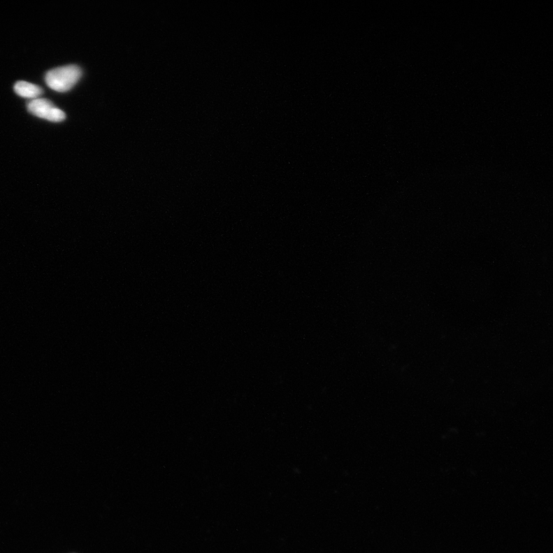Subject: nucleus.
Wrapping results in <instances>:
<instances>
[{
    "label": "nucleus",
    "instance_id": "2",
    "mask_svg": "<svg viewBox=\"0 0 553 553\" xmlns=\"http://www.w3.org/2000/svg\"><path fill=\"white\" fill-rule=\"evenodd\" d=\"M27 108L31 114L50 122H60L66 119L64 112L46 99H33L28 103Z\"/></svg>",
    "mask_w": 553,
    "mask_h": 553
},
{
    "label": "nucleus",
    "instance_id": "1",
    "mask_svg": "<svg viewBox=\"0 0 553 553\" xmlns=\"http://www.w3.org/2000/svg\"><path fill=\"white\" fill-rule=\"evenodd\" d=\"M82 69L70 65L50 70L45 77V83L54 91L66 92L74 87L82 76Z\"/></svg>",
    "mask_w": 553,
    "mask_h": 553
},
{
    "label": "nucleus",
    "instance_id": "3",
    "mask_svg": "<svg viewBox=\"0 0 553 553\" xmlns=\"http://www.w3.org/2000/svg\"><path fill=\"white\" fill-rule=\"evenodd\" d=\"M14 90L21 97L33 99H37L43 93V89L38 85L24 81H20L15 83Z\"/></svg>",
    "mask_w": 553,
    "mask_h": 553
}]
</instances>
